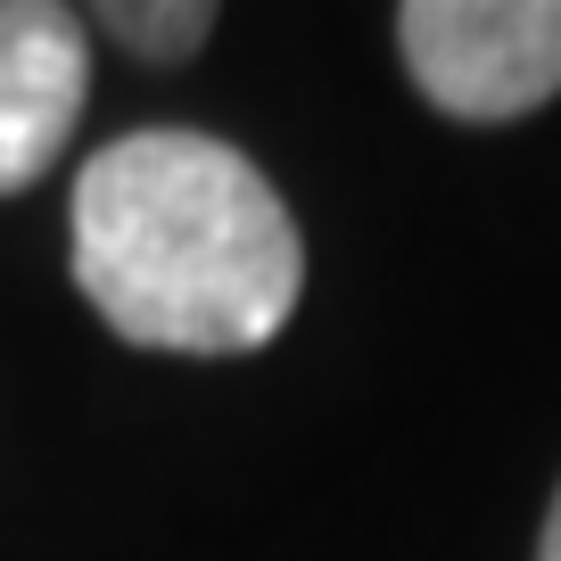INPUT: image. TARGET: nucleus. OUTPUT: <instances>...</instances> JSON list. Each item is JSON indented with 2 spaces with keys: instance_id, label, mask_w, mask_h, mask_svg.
Instances as JSON below:
<instances>
[{
  "instance_id": "nucleus-1",
  "label": "nucleus",
  "mask_w": 561,
  "mask_h": 561,
  "mask_svg": "<svg viewBox=\"0 0 561 561\" xmlns=\"http://www.w3.org/2000/svg\"><path fill=\"white\" fill-rule=\"evenodd\" d=\"M75 289L133 347L248 355L298 314L306 240L231 140L149 124L75 174Z\"/></svg>"
},
{
  "instance_id": "nucleus-2",
  "label": "nucleus",
  "mask_w": 561,
  "mask_h": 561,
  "mask_svg": "<svg viewBox=\"0 0 561 561\" xmlns=\"http://www.w3.org/2000/svg\"><path fill=\"white\" fill-rule=\"evenodd\" d=\"M397 50L430 107L512 124L561 91V0H404Z\"/></svg>"
},
{
  "instance_id": "nucleus-3",
  "label": "nucleus",
  "mask_w": 561,
  "mask_h": 561,
  "mask_svg": "<svg viewBox=\"0 0 561 561\" xmlns=\"http://www.w3.org/2000/svg\"><path fill=\"white\" fill-rule=\"evenodd\" d=\"M91 100V34L58 0H0V198L67 158Z\"/></svg>"
},
{
  "instance_id": "nucleus-4",
  "label": "nucleus",
  "mask_w": 561,
  "mask_h": 561,
  "mask_svg": "<svg viewBox=\"0 0 561 561\" xmlns=\"http://www.w3.org/2000/svg\"><path fill=\"white\" fill-rule=\"evenodd\" d=\"M100 34L116 42V50H133L140 67H182V58H198V42L215 34V9L207 0H107Z\"/></svg>"
},
{
  "instance_id": "nucleus-5",
  "label": "nucleus",
  "mask_w": 561,
  "mask_h": 561,
  "mask_svg": "<svg viewBox=\"0 0 561 561\" xmlns=\"http://www.w3.org/2000/svg\"><path fill=\"white\" fill-rule=\"evenodd\" d=\"M537 561H561V488H553V512H545V537H537Z\"/></svg>"
}]
</instances>
